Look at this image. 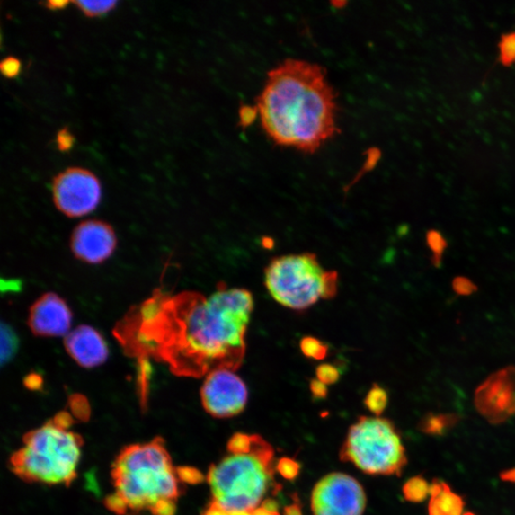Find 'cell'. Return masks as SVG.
Wrapping results in <instances>:
<instances>
[{
	"label": "cell",
	"instance_id": "8d00e7d4",
	"mask_svg": "<svg viewBox=\"0 0 515 515\" xmlns=\"http://www.w3.org/2000/svg\"><path fill=\"white\" fill-rule=\"evenodd\" d=\"M253 515H280L279 512L271 511L262 507L257 508L253 511Z\"/></svg>",
	"mask_w": 515,
	"mask_h": 515
},
{
	"label": "cell",
	"instance_id": "44dd1931",
	"mask_svg": "<svg viewBox=\"0 0 515 515\" xmlns=\"http://www.w3.org/2000/svg\"><path fill=\"white\" fill-rule=\"evenodd\" d=\"M303 354L315 360H324L329 353V346L319 339L312 336L304 337L300 342Z\"/></svg>",
	"mask_w": 515,
	"mask_h": 515
},
{
	"label": "cell",
	"instance_id": "e0dca14e",
	"mask_svg": "<svg viewBox=\"0 0 515 515\" xmlns=\"http://www.w3.org/2000/svg\"><path fill=\"white\" fill-rule=\"evenodd\" d=\"M402 492L405 501L417 504L426 501L431 494V485L422 475H417L404 484Z\"/></svg>",
	"mask_w": 515,
	"mask_h": 515
},
{
	"label": "cell",
	"instance_id": "4fadbf2b",
	"mask_svg": "<svg viewBox=\"0 0 515 515\" xmlns=\"http://www.w3.org/2000/svg\"><path fill=\"white\" fill-rule=\"evenodd\" d=\"M72 319V311L66 301L49 292L31 306L28 325L36 336L59 337L68 334Z\"/></svg>",
	"mask_w": 515,
	"mask_h": 515
},
{
	"label": "cell",
	"instance_id": "83f0119b",
	"mask_svg": "<svg viewBox=\"0 0 515 515\" xmlns=\"http://www.w3.org/2000/svg\"><path fill=\"white\" fill-rule=\"evenodd\" d=\"M177 474L180 481L189 484H199L204 482L207 478L195 467L180 466L177 467Z\"/></svg>",
	"mask_w": 515,
	"mask_h": 515
},
{
	"label": "cell",
	"instance_id": "603a6c76",
	"mask_svg": "<svg viewBox=\"0 0 515 515\" xmlns=\"http://www.w3.org/2000/svg\"><path fill=\"white\" fill-rule=\"evenodd\" d=\"M117 2H75L74 4L79 8L88 18H99L102 15L112 11Z\"/></svg>",
	"mask_w": 515,
	"mask_h": 515
},
{
	"label": "cell",
	"instance_id": "30bf717a",
	"mask_svg": "<svg viewBox=\"0 0 515 515\" xmlns=\"http://www.w3.org/2000/svg\"><path fill=\"white\" fill-rule=\"evenodd\" d=\"M200 400L206 412L218 419L242 413L248 401L245 383L228 369H217L209 374L200 388Z\"/></svg>",
	"mask_w": 515,
	"mask_h": 515
},
{
	"label": "cell",
	"instance_id": "9a60e30c",
	"mask_svg": "<svg viewBox=\"0 0 515 515\" xmlns=\"http://www.w3.org/2000/svg\"><path fill=\"white\" fill-rule=\"evenodd\" d=\"M429 515H464V499L450 489L448 484L434 479L431 484Z\"/></svg>",
	"mask_w": 515,
	"mask_h": 515
},
{
	"label": "cell",
	"instance_id": "484cf974",
	"mask_svg": "<svg viewBox=\"0 0 515 515\" xmlns=\"http://www.w3.org/2000/svg\"><path fill=\"white\" fill-rule=\"evenodd\" d=\"M316 377L319 381L326 386L333 385L340 378V371L332 364H322L316 368Z\"/></svg>",
	"mask_w": 515,
	"mask_h": 515
},
{
	"label": "cell",
	"instance_id": "3957f363",
	"mask_svg": "<svg viewBox=\"0 0 515 515\" xmlns=\"http://www.w3.org/2000/svg\"><path fill=\"white\" fill-rule=\"evenodd\" d=\"M116 494L129 511L151 512L181 495L177 469L162 437L145 444L124 448L112 469Z\"/></svg>",
	"mask_w": 515,
	"mask_h": 515
},
{
	"label": "cell",
	"instance_id": "4dcf8cb0",
	"mask_svg": "<svg viewBox=\"0 0 515 515\" xmlns=\"http://www.w3.org/2000/svg\"><path fill=\"white\" fill-rule=\"evenodd\" d=\"M309 388L312 395L317 399H324L327 396V394H329L327 386L318 379L311 380Z\"/></svg>",
	"mask_w": 515,
	"mask_h": 515
},
{
	"label": "cell",
	"instance_id": "7402d4cb",
	"mask_svg": "<svg viewBox=\"0 0 515 515\" xmlns=\"http://www.w3.org/2000/svg\"><path fill=\"white\" fill-rule=\"evenodd\" d=\"M255 434L249 435L243 432L234 434L228 441L229 454L244 455L251 452L254 447Z\"/></svg>",
	"mask_w": 515,
	"mask_h": 515
},
{
	"label": "cell",
	"instance_id": "f546056e",
	"mask_svg": "<svg viewBox=\"0 0 515 515\" xmlns=\"http://www.w3.org/2000/svg\"><path fill=\"white\" fill-rule=\"evenodd\" d=\"M75 144V137L68 129H62L57 134V146L59 151H69Z\"/></svg>",
	"mask_w": 515,
	"mask_h": 515
},
{
	"label": "cell",
	"instance_id": "e575fe53",
	"mask_svg": "<svg viewBox=\"0 0 515 515\" xmlns=\"http://www.w3.org/2000/svg\"><path fill=\"white\" fill-rule=\"evenodd\" d=\"M69 4L68 2H49L45 3L44 5L47 9L57 11L66 8Z\"/></svg>",
	"mask_w": 515,
	"mask_h": 515
},
{
	"label": "cell",
	"instance_id": "74e56055",
	"mask_svg": "<svg viewBox=\"0 0 515 515\" xmlns=\"http://www.w3.org/2000/svg\"><path fill=\"white\" fill-rule=\"evenodd\" d=\"M227 515H253V511H229Z\"/></svg>",
	"mask_w": 515,
	"mask_h": 515
},
{
	"label": "cell",
	"instance_id": "d4e9b609",
	"mask_svg": "<svg viewBox=\"0 0 515 515\" xmlns=\"http://www.w3.org/2000/svg\"><path fill=\"white\" fill-rule=\"evenodd\" d=\"M300 464L291 458H280L276 465V471L280 476L292 481L298 477L300 474Z\"/></svg>",
	"mask_w": 515,
	"mask_h": 515
},
{
	"label": "cell",
	"instance_id": "7a4b0ae2",
	"mask_svg": "<svg viewBox=\"0 0 515 515\" xmlns=\"http://www.w3.org/2000/svg\"><path fill=\"white\" fill-rule=\"evenodd\" d=\"M257 111L279 146L314 153L338 132L335 93L324 69L307 61L289 59L271 70Z\"/></svg>",
	"mask_w": 515,
	"mask_h": 515
},
{
	"label": "cell",
	"instance_id": "ffe728a7",
	"mask_svg": "<svg viewBox=\"0 0 515 515\" xmlns=\"http://www.w3.org/2000/svg\"><path fill=\"white\" fill-rule=\"evenodd\" d=\"M19 339L9 324H2V365L9 363L19 349Z\"/></svg>",
	"mask_w": 515,
	"mask_h": 515
},
{
	"label": "cell",
	"instance_id": "d6986e66",
	"mask_svg": "<svg viewBox=\"0 0 515 515\" xmlns=\"http://www.w3.org/2000/svg\"><path fill=\"white\" fill-rule=\"evenodd\" d=\"M426 240L432 253L431 263L434 268L440 269L442 264L444 253L448 247V242L442 235V233L436 229H431L428 231Z\"/></svg>",
	"mask_w": 515,
	"mask_h": 515
},
{
	"label": "cell",
	"instance_id": "ac0fdd59",
	"mask_svg": "<svg viewBox=\"0 0 515 515\" xmlns=\"http://www.w3.org/2000/svg\"><path fill=\"white\" fill-rule=\"evenodd\" d=\"M366 408L377 417H380L387 407L388 395L378 384H373L364 400Z\"/></svg>",
	"mask_w": 515,
	"mask_h": 515
},
{
	"label": "cell",
	"instance_id": "f1b7e54d",
	"mask_svg": "<svg viewBox=\"0 0 515 515\" xmlns=\"http://www.w3.org/2000/svg\"><path fill=\"white\" fill-rule=\"evenodd\" d=\"M0 70L9 79L18 76L22 70V62L17 58L8 57L2 61Z\"/></svg>",
	"mask_w": 515,
	"mask_h": 515
},
{
	"label": "cell",
	"instance_id": "5b68a950",
	"mask_svg": "<svg viewBox=\"0 0 515 515\" xmlns=\"http://www.w3.org/2000/svg\"><path fill=\"white\" fill-rule=\"evenodd\" d=\"M274 449L255 434L254 447L244 455H232L210 466L207 480L212 502L225 511H253L265 501L274 483Z\"/></svg>",
	"mask_w": 515,
	"mask_h": 515
},
{
	"label": "cell",
	"instance_id": "f35d334b",
	"mask_svg": "<svg viewBox=\"0 0 515 515\" xmlns=\"http://www.w3.org/2000/svg\"><path fill=\"white\" fill-rule=\"evenodd\" d=\"M464 515H474V514H473V513H466V514H464Z\"/></svg>",
	"mask_w": 515,
	"mask_h": 515
},
{
	"label": "cell",
	"instance_id": "6da1fadb",
	"mask_svg": "<svg viewBox=\"0 0 515 515\" xmlns=\"http://www.w3.org/2000/svg\"><path fill=\"white\" fill-rule=\"evenodd\" d=\"M253 307L251 291L224 283L209 297L193 291L155 292L118 324L115 335L130 355L153 356L178 377L237 371Z\"/></svg>",
	"mask_w": 515,
	"mask_h": 515
},
{
	"label": "cell",
	"instance_id": "836d02e7",
	"mask_svg": "<svg viewBox=\"0 0 515 515\" xmlns=\"http://www.w3.org/2000/svg\"><path fill=\"white\" fill-rule=\"evenodd\" d=\"M265 510L271 511H278L279 506L278 503L274 501V499L271 498H268L265 499V501L262 503V505L260 506Z\"/></svg>",
	"mask_w": 515,
	"mask_h": 515
},
{
	"label": "cell",
	"instance_id": "8992f818",
	"mask_svg": "<svg viewBox=\"0 0 515 515\" xmlns=\"http://www.w3.org/2000/svg\"><path fill=\"white\" fill-rule=\"evenodd\" d=\"M264 285L280 306L305 310L320 300L335 297L338 273L325 271L314 253L273 259L264 271Z\"/></svg>",
	"mask_w": 515,
	"mask_h": 515
},
{
	"label": "cell",
	"instance_id": "d6a6232c",
	"mask_svg": "<svg viewBox=\"0 0 515 515\" xmlns=\"http://www.w3.org/2000/svg\"><path fill=\"white\" fill-rule=\"evenodd\" d=\"M284 515H303L300 503L296 502L292 505L287 506L284 510Z\"/></svg>",
	"mask_w": 515,
	"mask_h": 515
},
{
	"label": "cell",
	"instance_id": "52a82bcc",
	"mask_svg": "<svg viewBox=\"0 0 515 515\" xmlns=\"http://www.w3.org/2000/svg\"><path fill=\"white\" fill-rule=\"evenodd\" d=\"M340 457L361 472L376 476H400L408 464L395 425L377 416H362L350 428Z\"/></svg>",
	"mask_w": 515,
	"mask_h": 515
},
{
	"label": "cell",
	"instance_id": "5bb4252c",
	"mask_svg": "<svg viewBox=\"0 0 515 515\" xmlns=\"http://www.w3.org/2000/svg\"><path fill=\"white\" fill-rule=\"evenodd\" d=\"M65 347L73 360L85 368L104 364L109 355L107 343L102 334L85 324L77 326L66 336Z\"/></svg>",
	"mask_w": 515,
	"mask_h": 515
},
{
	"label": "cell",
	"instance_id": "4316f807",
	"mask_svg": "<svg viewBox=\"0 0 515 515\" xmlns=\"http://www.w3.org/2000/svg\"><path fill=\"white\" fill-rule=\"evenodd\" d=\"M452 289L459 296H470L478 290L472 280L463 276H458L452 280Z\"/></svg>",
	"mask_w": 515,
	"mask_h": 515
},
{
	"label": "cell",
	"instance_id": "1f68e13d",
	"mask_svg": "<svg viewBox=\"0 0 515 515\" xmlns=\"http://www.w3.org/2000/svg\"><path fill=\"white\" fill-rule=\"evenodd\" d=\"M201 515H227V511L212 502Z\"/></svg>",
	"mask_w": 515,
	"mask_h": 515
},
{
	"label": "cell",
	"instance_id": "9c48e42d",
	"mask_svg": "<svg viewBox=\"0 0 515 515\" xmlns=\"http://www.w3.org/2000/svg\"><path fill=\"white\" fill-rule=\"evenodd\" d=\"M56 208L69 218H79L95 210L102 199V185L91 171L71 167L60 172L52 183Z\"/></svg>",
	"mask_w": 515,
	"mask_h": 515
},
{
	"label": "cell",
	"instance_id": "7c38bea8",
	"mask_svg": "<svg viewBox=\"0 0 515 515\" xmlns=\"http://www.w3.org/2000/svg\"><path fill=\"white\" fill-rule=\"evenodd\" d=\"M117 246L113 227L98 220L85 221L72 233L71 249L75 258L99 264L111 258Z\"/></svg>",
	"mask_w": 515,
	"mask_h": 515
},
{
	"label": "cell",
	"instance_id": "2e32d148",
	"mask_svg": "<svg viewBox=\"0 0 515 515\" xmlns=\"http://www.w3.org/2000/svg\"><path fill=\"white\" fill-rule=\"evenodd\" d=\"M460 422L457 413H428L419 421L418 430L430 436H443L456 428Z\"/></svg>",
	"mask_w": 515,
	"mask_h": 515
},
{
	"label": "cell",
	"instance_id": "ba28073f",
	"mask_svg": "<svg viewBox=\"0 0 515 515\" xmlns=\"http://www.w3.org/2000/svg\"><path fill=\"white\" fill-rule=\"evenodd\" d=\"M310 504L314 515H363L367 494L354 477L333 473L316 484Z\"/></svg>",
	"mask_w": 515,
	"mask_h": 515
},
{
	"label": "cell",
	"instance_id": "d590c367",
	"mask_svg": "<svg viewBox=\"0 0 515 515\" xmlns=\"http://www.w3.org/2000/svg\"><path fill=\"white\" fill-rule=\"evenodd\" d=\"M501 478L504 482H510L515 484V467H513V469L502 472L501 474Z\"/></svg>",
	"mask_w": 515,
	"mask_h": 515
},
{
	"label": "cell",
	"instance_id": "277c9868",
	"mask_svg": "<svg viewBox=\"0 0 515 515\" xmlns=\"http://www.w3.org/2000/svg\"><path fill=\"white\" fill-rule=\"evenodd\" d=\"M74 420L60 413L26 433L23 446L10 458L12 472L30 483L70 486L76 477L84 440L70 431Z\"/></svg>",
	"mask_w": 515,
	"mask_h": 515
},
{
	"label": "cell",
	"instance_id": "cb8c5ba5",
	"mask_svg": "<svg viewBox=\"0 0 515 515\" xmlns=\"http://www.w3.org/2000/svg\"><path fill=\"white\" fill-rule=\"evenodd\" d=\"M499 47V60L504 67L515 64V32L502 36Z\"/></svg>",
	"mask_w": 515,
	"mask_h": 515
},
{
	"label": "cell",
	"instance_id": "8fae6325",
	"mask_svg": "<svg viewBox=\"0 0 515 515\" xmlns=\"http://www.w3.org/2000/svg\"><path fill=\"white\" fill-rule=\"evenodd\" d=\"M477 412L492 425H501L515 416V367L492 374L475 390Z\"/></svg>",
	"mask_w": 515,
	"mask_h": 515
}]
</instances>
